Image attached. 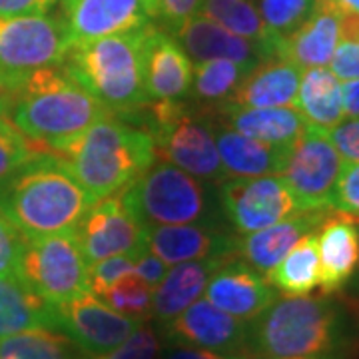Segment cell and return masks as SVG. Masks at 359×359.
I'll return each mask as SVG.
<instances>
[{"label":"cell","mask_w":359,"mask_h":359,"mask_svg":"<svg viewBox=\"0 0 359 359\" xmlns=\"http://www.w3.org/2000/svg\"><path fill=\"white\" fill-rule=\"evenodd\" d=\"M330 72L337 80H358L359 78V42L339 40L335 46L334 56L330 60Z\"/></svg>","instance_id":"cell-42"},{"label":"cell","mask_w":359,"mask_h":359,"mask_svg":"<svg viewBox=\"0 0 359 359\" xmlns=\"http://www.w3.org/2000/svg\"><path fill=\"white\" fill-rule=\"evenodd\" d=\"M72 46L150 25L148 0H62L58 16Z\"/></svg>","instance_id":"cell-14"},{"label":"cell","mask_w":359,"mask_h":359,"mask_svg":"<svg viewBox=\"0 0 359 359\" xmlns=\"http://www.w3.org/2000/svg\"><path fill=\"white\" fill-rule=\"evenodd\" d=\"M39 154H44L39 144L30 140L11 116H0V186Z\"/></svg>","instance_id":"cell-33"},{"label":"cell","mask_w":359,"mask_h":359,"mask_svg":"<svg viewBox=\"0 0 359 359\" xmlns=\"http://www.w3.org/2000/svg\"><path fill=\"white\" fill-rule=\"evenodd\" d=\"M72 48L60 18L46 14L0 18V82L14 92L32 72L65 65Z\"/></svg>","instance_id":"cell-8"},{"label":"cell","mask_w":359,"mask_h":359,"mask_svg":"<svg viewBox=\"0 0 359 359\" xmlns=\"http://www.w3.org/2000/svg\"><path fill=\"white\" fill-rule=\"evenodd\" d=\"M335 4H339V6H346L349 11H355L359 13V0H334Z\"/></svg>","instance_id":"cell-50"},{"label":"cell","mask_w":359,"mask_h":359,"mask_svg":"<svg viewBox=\"0 0 359 359\" xmlns=\"http://www.w3.org/2000/svg\"><path fill=\"white\" fill-rule=\"evenodd\" d=\"M54 313L56 330L70 337L88 358L112 351L142 325L140 320L118 313L92 292L56 306Z\"/></svg>","instance_id":"cell-12"},{"label":"cell","mask_w":359,"mask_h":359,"mask_svg":"<svg viewBox=\"0 0 359 359\" xmlns=\"http://www.w3.org/2000/svg\"><path fill=\"white\" fill-rule=\"evenodd\" d=\"M130 214L146 230L154 226L194 224L204 218L205 194L198 178L160 162L120 192Z\"/></svg>","instance_id":"cell-7"},{"label":"cell","mask_w":359,"mask_h":359,"mask_svg":"<svg viewBox=\"0 0 359 359\" xmlns=\"http://www.w3.org/2000/svg\"><path fill=\"white\" fill-rule=\"evenodd\" d=\"M76 233L88 266L106 257H140L148 252V230L130 214L120 192L90 205Z\"/></svg>","instance_id":"cell-13"},{"label":"cell","mask_w":359,"mask_h":359,"mask_svg":"<svg viewBox=\"0 0 359 359\" xmlns=\"http://www.w3.org/2000/svg\"><path fill=\"white\" fill-rule=\"evenodd\" d=\"M332 210L347 218L359 219V162L346 164L332 196Z\"/></svg>","instance_id":"cell-39"},{"label":"cell","mask_w":359,"mask_h":359,"mask_svg":"<svg viewBox=\"0 0 359 359\" xmlns=\"http://www.w3.org/2000/svg\"><path fill=\"white\" fill-rule=\"evenodd\" d=\"M158 351H160L158 335L154 334V330H150L142 323L134 334L126 337L112 351L86 359H156Z\"/></svg>","instance_id":"cell-38"},{"label":"cell","mask_w":359,"mask_h":359,"mask_svg":"<svg viewBox=\"0 0 359 359\" xmlns=\"http://www.w3.org/2000/svg\"><path fill=\"white\" fill-rule=\"evenodd\" d=\"M231 359H282V358H257V355H240V358H231ZM285 359H346L341 353L337 355H323V358H285Z\"/></svg>","instance_id":"cell-49"},{"label":"cell","mask_w":359,"mask_h":359,"mask_svg":"<svg viewBox=\"0 0 359 359\" xmlns=\"http://www.w3.org/2000/svg\"><path fill=\"white\" fill-rule=\"evenodd\" d=\"M56 0H0V18L46 14Z\"/></svg>","instance_id":"cell-44"},{"label":"cell","mask_w":359,"mask_h":359,"mask_svg":"<svg viewBox=\"0 0 359 359\" xmlns=\"http://www.w3.org/2000/svg\"><path fill=\"white\" fill-rule=\"evenodd\" d=\"M50 154L62 158L94 204L140 178L154 164L156 148L148 130L106 118Z\"/></svg>","instance_id":"cell-3"},{"label":"cell","mask_w":359,"mask_h":359,"mask_svg":"<svg viewBox=\"0 0 359 359\" xmlns=\"http://www.w3.org/2000/svg\"><path fill=\"white\" fill-rule=\"evenodd\" d=\"M39 327L56 330L54 308L40 299L20 278L0 276V339Z\"/></svg>","instance_id":"cell-27"},{"label":"cell","mask_w":359,"mask_h":359,"mask_svg":"<svg viewBox=\"0 0 359 359\" xmlns=\"http://www.w3.org/2000/svg\"><path fill=\"white\" fill-rule=\"evenodd\" d=\"M233 254L210 256L205 259L184 262L168 269L166 278L154 290L152 295V313L156 320L172 321L186 308H190L200 295L204 294L210 276Z\"/></svg>","instance_id":"cell-26"},{"label":"cell","mask_w":359,"mask_h":359,"mask_svg":"<svg viewBox=\"0 0 359 359\" xmlns=\"http://www.w3.org/2000/svg\"><path fill=\"white\" fill-rule=\"evenodd\" d=\"M226 218L240 233H252L302 214L295 198L280 176L236 178L219 192Z\"/></svg>","instance_id":"cell-11"},{"label":"cell","mask_w":359,"mask_h":359,"mask_svg":"<svg viewBox=\"0 0 359 359\" xmlns=\"http://www.w3.org/2000/svg\"><path fill=\"white\" fill-rule=\"evenodd\" d=\"M20 280L52 308L90 292L88 262L76 230L28 240L20 259Z\"/></svg>","instance_id":"cell-9"},{"label":"cell","mask_w":359,"mask_h":359,"mask_svg":"<svg viewBox=\"0 0 359 359\" xmlns=\"http://www.w3.org/2000/svg\"><path fill=\"white\" fill-rule=\"evenodd\" d=\"M146 26L72 46L62 65L82 88L116 116L134 114L150 102L142 78Z\"/></svg>","instance_id":"cell-5"},{"label":"cell","mask_w":359,"mask_h":359,"mask_svg":"<svg viewBox=\"0 0 359 359\" xmlns=\"http://www.w3.org/2000/svg\"><path fill=\"white\" fill-rule=\"evenodd\" d=\"M0 204L28 242L76 230L92 202L62 158L44 152L0 186Z\"/></svg>","instance_id":"cell-1"},{"label":"cell","mask_w":359,"mask_h":359,"mask_svg":"<svg viewBox=\"0 0 359 359\" xmlns=\"http://www.w3.org/2000/svg\"><path fill=\"white\" fill-rule=\"evenodd\" d=\"M294 104L304 120L316 128H334L346 118L341 104V84L327 68H308L302 72Z\"/></svg>","instance_id":"cell-28"},{"label":"cell","mask_w":359,"mask_h":359,"mask_svg":"<svg viewBox=\"0 0 359 359\" xmlns=\"http://www.w3.org/2000/svg\"><path fill=\"white\" fill-rule=\"evenodd\" d=\"M134 256H112L100 259L96 264L88 266V278H90V292L102 297L120 278L134 273L136 266Z\"/></svg>","instance_id":"cell-37"},{"label":"cell","mask_w":359,"mask_h":359,"mask_svg":"<svg viewBox=\"0 0 359 359\" xmlns=\"http://www.w3.org/2000/svg\"><path fill=\"white\" fill-rule=\"evenodd\" d=\"M302 68L282 58L259 62L240 80L228 102L244 108H282L295 102Z\"/></svg>","instance_id":"cell-24"},{"label":"cell","mask_w":359,"mask_h":359,"mask_svg":"<svg viewBox=\"0 0 359 359\" xmlns=\"http://www.w3.org/2000/svg\"><path fill=\"white\" fill-rule=\"evenodd\" d=\"M330 216L327 212H302L294 218H287L259 231L245 233L244 238H236V254L248 266L268 273L276 268L282 257L294 248L304 236L313 233Z\"/></svg>","instance_id":"cell-21"},{"label":"cell","mask_w":359,"mask_h":359,"mask_svg":"<svg viewBox=\"0 0 359 359\" xmlns=\"http://www.w3.org/2000/svg\"><path fill=\"white\" fill-rule=\"evenodd\" d=\"M148 252L168 266H176L210 256L236 254V238L196 224L154 226L148 230Z\"/></svg>","instance_id":"cell-22"},{"label":"cell","mask_w":359,"mask_h":359,"mask_svg":"<svg viewBox=\"0 0 359 359\" xmlns=\"http://www.w3.org/2000/svg\"><path fill=\"white\" fill-rule=\"evenodd\" d=\"M200 14L224 26L231 34L259 44L269 60L280 58L282 40L266 28L252 0H202Z\"/></svg>","instance_id":"cell-29"},{"label":"cell","mask_w":359,"mask_h":359,"mask_svg":"<svg viewBox=\"0 0 359 359\" xmlns=\"http://www.w3.org/2000/svg\"><path fill=\"white\" fill-rule=\"evenodd\" d=\"M337 20H339V40L359 42V13L337 4Z\"/></svg>","instance_id":"cell-45"},{"label":"cell","mask_w":359,"mask_h":359,"mask_svg":"<svg viewBox=\"0 0 359 359\" xmlns=\"http://www.w3.org/2000/svg\"><path fill=\"white\" fill-rule=\"evenodd\" d=\"M205 299L242 321H254L276 302V290L238 254L228 257L208 280Z\"/></svg>","instance_id":"cell-16"},{"label":"cell","mask_w":359,"mask_h":359,"mask_svg":"<svg viewBox=\"0 0 359 359\" xmlns=\"http://www.w3.org/2000/svg\"><path fill=\"white\" fill-rule=\"evenodd\" d=\"M222 122L228 128L244 134L248 138H256L273 146H292L299 134L306 130L308 122L294 106L282 108H244L230 102L218 104Z\"/></svg>","instance_id":"cell-25"},{"label":"cell","mask_w":359,"mask_h":359,"mask_svg":"<svg viewBox=\"0 0 359 359\" xmlns=\"http://www.w3.org/2000/svg\"><path fill=\"white\" fill-rule=\"evenodd\" d=\"M269 285L285 295H308L320 285L318 236L308 233L266 273Z\"/></svg>","instance_id":"cell-30"},{"label":"cell","mask_w":359,"mask_h":359,"mask_svg":"<svg viewBox=\"0 0 359 359\" xmlns=\"http://www.w3.org/2000/svg\"><path fill=\"white\" fill-rule=\"evenodd\" d=\"M341 104L346 118H359V78L341 84Z\"/></svg>","instance_id":"cell-46"},{"label":"cell","mask_w":359,"mask_h":359,"mask_svg":"<svg viewBox=\"0 0 359 359\" xmlns=\"http://www.w3.org/2000/svg\"><path fill=\"white\" fill-rule=\"evenodd\" d=\"M325 134L339 156L346 160V164L359 162V118L341 120L334 128L325 130Z\"/></svg>","instance_id":"cell-40"},{"label":"cell","mask_w":359,"mask_h":359,"mask_svg":"<svg viewBox=\"0 0 359 359\" xmlns=\"http://www.w3.org/2000/svg\"><path fill=\"white\" fill-rule=\"evenodd\" d=\"M316 0H259V16L273 36L283 40L313 13Z\"/></svg>","instance_id":"cell-35"},{"label":"cell","mask_w":359,"mask_h":359,"mask_svg":"<svg viewBox=\"0 0 359 359\" xmlns=\"http://www.w3.org/2000/svg\"><path fill=\"white\" fill-rule=\"evenodd\" d=\"M339 44V20L334 0H316L309 18L282 40L280 58L302 70L325 68Z\"/></svg>","instance_id":"cell-19"},{"label":"cell","mask_w":359,"mask_h":359,"mask_svg":"<svg viewBox=\"0 0 359 359\" xmlns=\"http://www.w3.org/2000/svg\"><path fill=\"white\" fill-rule=\"evenodd\" d=\"M250 327L245 321L212 306L208 299H196L178 318L168 321V337L186 347H198L219 355L240 358L248 349Z\"/></svg>","instance_id":"cell-15"},{"label":"cell","mask_w":359,"mask_h":359,"mask_svg":"<svg viewBox=\"0 0 359 359\" xmlns=\"http://www.w3.org/2000/svg\"><path fill=\"white\" fill-rule=\"evenodd\" d=\"M0 359H6V358H0Z\"/></svg>","instance_id":"cell-51"},{"label":"cell","mask_w":359,"mask_h":359,"mask_svg":"<svg viewBox=\"0 0 359 359\" xmlns=\"http://www.w3.org/2000/svg\"><path fill=\"white\" fill-rule=\"evenodd\" d=\"M166 359H231L228 355H219L214 351H205V349H198V347H186L180 346L172 351H168Z\"/></svg>","instance_id":"cell-47"},{"label":"cell","mask_w":359,"mask_h":359,"mask_svg":"<svg viewBox=\"0 0 359 359\" xmlns=\"http://www.w3.org/2000/svg\"><path fill=\"white\" fill-rule=\"evenodd\" d=\"M142 78L148 100H178L192 88V60L178 40L170 39L152 22L146 26Z\"/></svg>","instance_id":"cell-17"},{"label":"cell","mask_w":359,"mask_h":359,"mask_svg":"<svg viewBox=\"0 0 359 359\" xmlns=\"http://www.w3.org/2000/svg\"><path fill=\"white\" fill-rule=\"evenodd\" d=\"M346 160L335 150L325 130L306 126L292 144L280 178L285 182L302 212L332 210V196Z\"/></svg>","instance_id":"cell-10"},{"label":"cell","mask_w":359,"mask_h":359,"mask_svg":"<svg viewBox=\"0 0 359 359\" xmlns=\"http://www.w3.org/2000/svg\"><path fill=\"white\" fill-rule=\"evenodd\" d=\"M13 106V92L0 82V116H8Z\"/></svg>","instance_id":"cell-48"},{"label":"cell","mask_w":359,"mask_h":359,"mask_svg":"<svg viewBox=\"0 0 359 359\" xmlns=\"http://www.w3.org/2000/svg\"><path fill=\"white\" fill-rule=\"evenodd\" d=\"M8 116L44 152H56L92 124L116 114L82 88L65 66H52L32 72L16 88Z\"/></svg>","instance_id":"cell-2"},{"label":"cell","mask_w":359,"mask_h":359,"mask_svg":"<svg viewBox=\"0 0 359 359\" xmlns=\"http://www.w3.org/2000/svg\"><path fill=\"white\" fill-rule=\"evenodd\" d=\"M176 36L182 50L198 65L205 60L224 58L250 70L259 62L269 60L266 50L259 44L231 34L230 30L216 25L214 20L205 18L202 14H196L194 18H190L176 32Z\"/></svg>","instance_id":"cell-18"},{"label":"cell","mask_w":359,"mask_h":359,"mask_svg":"<svg viewBox=\"0 0 359 359\" xmlns=\"http://www.w3.org/2000/svg\"><path fill=\"white\" fill-rule=\"evenodd\" d=\"M152 295L154 290L146 282H142L136 273H128L100 297L112 309L122 316L144 321L152 313Z\"/></svg>","instance_id":"cell-34"},{"label":"cell","mask_w":359,"mask_h":359,"mask_svg":"<svg viewBox=\"0 0 359 359\" xmlns=\"http://www.w3.org/2000/svg\"><path fill=\"white\" fill-rule=\"evenodd\" d=\"M212 106H192L182 100H154L148 106L146 124L156 158L208 182L224 180V166L214 138Z\"/></svg>","instance_id":"cell-6"},{"label":"cell","mask_w":359,"mask_h":359,"mask_svg":"<svg viewBox=\"0 0 359 359\" xmlns=\"http://www.w3.org/2000/svg\"><path fill=\"white\" fill-rule=\"evenodd\" d=\"M200 6L202 0H158L156 18H160L168 30L176 34L190 18L200 13Z\"/></svg>","instance_id":"cell-41"},{"label":"cell","mask_w":359,"mask_h":359,"mask_svg":"<svg viewBox=\"0 0 359 359\" xmlns=\"http://www.w3.org/2000/svg\"><path fill=\"white\" fill-rule=\"evenodd\" d=\"M26 240L16 230L11 218L0 204V276L2 278H20V259L25 252Z\"/></svg>","instance_id":"cell-36"},{"label":"cell","mask_w":359,"mask_h":359,"mask_svg":"<svg viewBox=\"0 0 359 359\" xmlns=\"http://www.w3.org/2000/svg\"><path fill=\"white\" fill-rule=\"evenodd\" d=\"M346 344L344 313L327 297L285 295L250 325L248 349L257 358L337 355Z\"/></svg>","instance_id":"cell-4"},{"label":"cell","mask_w":359,"mask_h":359,"mask_svg":"<svg viewBox=\"0 0 359 359\" xmlns=\"http://www.w3.org/2000/svg\"><path fill=\"white\" fill-rule=\"evenodd\" d=\"M168 264L162 262L160 257L154 256L152 252H144L138 259H136V266H134V273L140 278L142 282H146L152 290H156L162 280L166 278L168 273Z\"/></svg>","instance_id":"cell-43"},{"label":"cell","mask_w":359,"mask_h":359,"mask_svg":"<svg viewBox=\"0 0 359 359\" xmlns=\"http://www.w3.org/2000/svg\"><path fill=\"white\" fill-rule=\"evenodd\" d=\"M214 138L218 146L224 174L231 178H259V176H280L287 162L292 146H273L256 138L214 124Z\"/></svg>","instance_id":"cell-23"},{"label":"cell","mask_w":359,"mask_h":359,"mask_svg":"<svg viewBox=\"0 0 359 359\" xmlns=\"http://www.w3.org/2000/svg\"><path fill=\"white\" fill-rule=\"evenodd\" d=\"M245 72L248 68L231 60H224V58L205 60L196 68L190 92L200 104L218 106L230 100V96L236 92Z\"/></svg>","instance_id":"cell-32"},{"label":"cell","mask_w":359,"mask_h":359,"mask_svg":"<svg viewBox=\"0 0 359 359\" xmlns=\"http://www.w3.org/2000/svg\"><path fill=\"white\" fill-rule=\"evenodd\" d=\"M0 358L86 359V353L62 332L50 327H39L0 339Z\"/></svg>","instance_id":"cell-31"},{"label":"cell","mask_w":359,"mask_h":359,"mask_svg":"<svg viewBox=\"0 0 359 359\" xmlns=\"http://www.w3.org/2000/svg\"><path fill=\"white\" fill-rule=\"evenodd\" d=\"M318 233L321 295L339 292L359 266V228L344 214L327 216Z\"/></svg>","instance_id":"cell-20"}]
</instances>
